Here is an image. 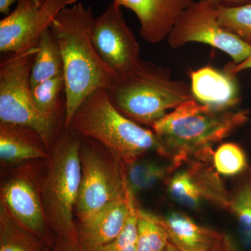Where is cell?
Returning <instances> with one entry per match:
<instances>
[{
  "mask_svg": "<svg viewBox=\"0 0 251 251\" xmlns=\"http://www.w3.org/2000/svg\"><path fill=\"white\" fill-rule=\"evenodd\" d=\"M94 20L90 6L77 2L64 8L50 27L64 62V130L87 97L98 89L106 90L114 76L94 49L91 36Z\"/></svg>",
  "mask_w": 251,
  "mask_h": 251,
  "instance_id": "cell-1",
  "label": "cell"
},
{
  "mask_svg": "<svg viewBox=\"0 0 251 251\" xmlns=\"http://www.w3.org/2000/svg\"><path fill=\"white\" fill-rule=\"evenodd\" d=\"M162 219L172 240L180 251H209L220 234L198 224L182 213H171Z\"/></svg>",
  "mask_w": 251,
  "mask_h": 251,
  "instance_id": "cell-17",
  "label": "cell"
},
{
  "mask_svg": "<svg viewBox=\"0 0 251 251\" xmlns=\"http://www.w3.org/2000/svg\"><path fill=\"white\" fill-rule=\"evenodd\" d=\"M65 90L64 74L48 79L31 88L36 108L45 116L57 120L60 108L61 92Z\"/></svg>",
  "mask_w": 251,
  "mask_h": 251,
  "instance_id": "cell-23",
  "label": "cell"
},
{
  "mask_svg": "<svg viewBox=\"0 0 251 251\" xmlns=\"http://www.w3.org/2000/svg\"><path fill=\"white\" fill-rule=\"evenodd\" d=\"M80 158L82 177L75 211L78 221L131 191L125 163L101 144L81 145Z\"/></svg>",
  "mask_w": 251,
  "mask_h": 251,
  "instance_id": "cell-7",
  "label": "cell"
},
{
  "mask_svg": "<svg viewBox=\"0 0 251 251\" xmlns=\"http://www.w3.org/2000/svg\"><path fill=\"white\" fill-rule=\"evenodd\" d=\"M134 194L109 203L76 224L79 244L86 251H97L112 242L125 227L129 216Z\"/></svg>",
  "mask_w": 251,
  "mask_h": 251,
  "instance_id": "cell-13",
  "label": "cell"
},
{
  "mask_svg": "<svg viewBox=\"0 0 251 251\" xmlns=\"http://www.w3.org/2000/svg\"><path fill=\"white\" fill-rule=\"evenodd\" d=\"M219 6H237L251 4V0H212Z\"/></svg>",
  "mask_w": 251,
  "mask_h": 251,
  "instance_id": "cell-30",
  "label": "cell"
},
{
  "mask_svg": "<svg viewBox=\"0 0 251 251\" xmlns=\"http://www.w3.org/2000/svg\"><path fill=\"white\" fill-rule=\"evenodd\" d=\"M126 166L128 186L134 195L153 187L175 170L172 163L163 166L151 161H135Z\"/></svg>",
  "mask_w": 251,
  "mask_h": 251,
  "instance_id": "cell-22",
  "label": "cell"
},
{
  "mask_svg": "<svg viewBox=\"0 0 251 251\" xmlns=\"http://www.w3.org/2000/svg\"><path fill=\"white\" fill-rule=\"evenodd\" d=\"M209 251H238L235 244L227 234L221 233Z\"/></svg>",
  "mask_w": 251,
  "mask_h": 251,
  "instance_id": "cell-28",
  "label": "cell"
},
{
  "mask_svg": "<svg viewBox=\"0 0 251 251\" xmlns=\"http://www.w3.org/2000/svg\"><path fill=\"white\" fill-rule=\"evenodd\" d=\"M187 162V168L176 172L168 182L171 197L189 209H197L202 201H207L229 210L231 196L214 167L208 166L206 162L199 160Z\"/></svg>",
  "mask_w": 251,
  "mask_h": 251,
  "instance_id": "cell-12",
  "label": "cell"
},
{
  "mask_svg": "<svg viewBox=\"0 0 251 251\" xmlns=\"http://www.w3.org/2000/svg\"><path fill=\"white\" fill-rule=\"evenodd\" d=\"M38 48L9 55L0 63V122L29 127L40 135L50 152L57 131V120L36 108L30 87L31 67Z\"/></svg>",
  "mask_w": 251,
  "mask_h": 251,
  "instance_id": "cell-6",
  "label": "cell"
},
{
  "mask_svg": "<svg viewBox=\"0 0 251 251\" xmlns=\"http://www.w3.org/2000/svg\"><path fill=\"white\" fill-rule=\"evenodd\" d=\"M77 0H20L0 21V51L17 53L34 49L43 33L64 8Z\"/></svg>",
  "mask_w": 251,
  "mask_h": 251,
  "instance_id": "cell-9",
  "label": "cell"
},
{
  "mask_svg": "<svg viewBox=\"0 0 251 251\" xmlns=\"http://www.w3.org/2000/svg\"><path fill=\"white\" fill-rule=\"evenodd\" d=\"M219 6L212 0L194 1L177 20L167 38L173 49L190 42L207 44L224 51L234 64L251 55V46L221 27L218 21Z\"/></svg>",
  "mask_w": 251,
  "mask_h": 251,
  "instance_id": "cell-8",
  "label": "cell"
},
{
  "mask_svg": "<svg viewBox=\"0 0 251 251\" xmlns=\"http://www.w3.org/2000/svg\"><path fill=\"white\" fill-rule=\"evenodd\" d=\"M195 0H112L133 11L140 25V34L151 44L161 42L183 12Z\"/></svg>",
  "mask_w": 251,
  "mask_h": 251,
  "instance_id": "cell-14",
  "label": "cell"
},
{
  "mask_svg": "<svg viewBox=\"0 0 251 251\" xmlns=\"http://www.w3.org/2000/svg\"><path fill=\"white\" fill-rule=\"evenodd\" d=\"M39 176L33 168L17 170L1 187V202L20 226L51 249L55 237L46 219Z\"/></svg>",
  "mask_w": 251,
  "mask_h": 251,
  "instance_id": "cell-10",
  "label": "cell"
},
{
  "mask_svg": "<svg viewBox=\"0 0 251 251\" xmlns=\"http://www.w3.org/2000/svg\"><path fill=\"white\" fill-rule=\"evenodd\" d=\"M20 0H0V12L4 15L9 14L10 8Z\"/></svg>",
  "mask_w": 251,
  "mask_h": 251,
  "instance_id": "cell-31",
  "label": "cell"
},
{
  "mask_svg": "<svg viewBox=\"0 0 251 251\" xmlns=\"http://www.w3.org/2000/svg\"><path fill=\"white\" fill-rule=\"evenodd\" d=\"M138 209L135 201L132 204L128 221L122 232L112 242L97 251H136Z\"/></svg>",
  "mask_w": 251,
  "mask_h": 251,
  "instance_id": "cell-26",
  "label": "cell"
},
{
  "mask_svg": "<svg viewBox=\"0 0 251 251\" xmlns=\"http://www.w3.org/2000/svg\"><path fill=\"white\" fill-rule=\"evenodd\" d=\"M37 48L31 70V88L43 81L64 74V62L60 48L50 28L43 33Z\"/></svg>",
  "mask_w": 251,
  "mask_h": 251,
  "instance_id": "cell-18",
  "label": "cell"
},
{
  "mask_svg": "<svg viewBox=\"0 0 251 251\" xmlns=\"http://www.w3.org/2000/svg\"><path fill=\"white\" fill-rule=\"evenodd\" d=\"M50 251H86L82 249L78 242L55 238L54 245Z\"/></svg>",
  "mask_w": 251,
  "mask_h": 251,
  "instance_id": "cell-27",
  "label": "cell"
},
{
  "mask_svg": "<svg viewBox=\"0 0 251 251\" xmlns=\"http://www.w3.org/2000/svg\"><path fill=\"white\" fill-rule=\"evenodd\" d=\"M49 247L15 221L0 202V251H50Z\"/></svg>",
  "mask_w": 251,
  "mask_h": 251,
  "instance_id": "cell-20",
  "label": "cell"
},
{
  "mask_svg": "<svg viewBox=\"0 0 251 251\" xmlns=\"http://www.w3.org/2000/svg\"><path fill=\"white\" fill-rule=\"evenodd\" d=\"M219 6L218 21L221 27L251 46V4Z\"/></svg>",
  "mask_w": 251,
  "mask_h": 251,
  "instance_id": "cell-24",
  "label": "cell"
},
{
  "mask_svg": "<svg viewBox=\"0 0 251 251\" xmlns=\"http://www.w3.org/2000/svg\"><path fill=\"white\" fill-rule=\"evenodd\" d=\"M91 36L99 57L114 75L129 72L141 60L139 44L126 22L121 6L114 1L94 18Z\"/></svg>",
  "mask_w": 251,
  "mask_h": 251,
  "instance_id": "cell-11",
  "label": "cell"
},
{
  "mask_svg": "<svg viewBox=\"0 0 251 251\" xmlns=\"http://www.w3.org/2000/svg\"><path fill=\"white\" fill-rule=\"evenodd\" d=\"M249 110H217L187 100L152 126L161 144L162 156L175 169L189 160L211 161L213 145L249 120Z\"/></svg>",
  "mask_w": 251,
  "mask_h": 251,
  "instance_id": "cell-2",
  "label": "cell"
},
{
  "mask_svg": "<svg viewBox=\"0 0 251 251\" xmlns=\"http://www.w3.org/2000/svg\"><path fill=\"white\" fill-rule=\"evenodd\" d=\"M235 75L209 67L191 73V89L198 103L217 110H230L239 103Z\"/></svg>",
  "mask_w": 251,
  "mask_h": 251,
  "instance_id": "cell-15",
  "label": "cell"
},
{
  "mask_svg": "<svg viewBox=\"0 0 251 251\" xmlns=\"http://www.w3.org/2000/svg\"><path fill=\"white\" fill-rule=\"evenodd\" d=\"M136 251H180L172 240L162 218L138 209Z\"/></svg>",
  "mask_w": 251,
  "mask_h": 251,
  "instance_id": "cell-19",
  "label": "cell"
},
{
  "mask_svg": "<svg viewBox=\"0 0 251 251\" xmlns=\"http://www.w3.org/2000/svg\"><path fill=\"white\" fill-rule=\"evenodd\" d=\"M251 69V54L244 62L239 64H234L233 62L229 63L225 67V72L236 75L242 71Z\"/></svg>",
  "mask_w": 251,
  "mask_h": 251,
  "instance_id": "cell-29",
  "label": "cell"
},
{
  "mask_svg": "<svg viewBox=\"0 0 251 251\" xmlns=\"http://www.w3.org/2000/svg\"><path fill=\"white\" fill-rule=\"evenodd\" d=\"M66 130L101 144L125 165L137 161L148 151L163 153L155 133L122 115L103 88L87 97Z\"/></svg>",
  "mask_w": 251,
  "mask_h": 251,
  "instance_id": "cell-4",
  "label": "cell"
},
{
  "mask_svg": "<svg viewBox=\"0 0 251 251\" xmlns=\"http://www.w3.org/2000/svg\"><path fill=\"white\" fill-rule=\"evenodd\" d=\"M79 135L65 130L57 138L39 176L41 201L54 237L76 242L74 216L82 177Z\"/></svg>",
  "mask_w": 251,
  "mask_h": 251,
  "instance_id": "cell-5",
  "label": "cell"
},
{
  "mask_svg": "<svg viewBox=\"0 0 251 251\" xmlns=\"http://www.w3.org/2000/svg\"><path fill=\"white\" fill-rule=\"evenodd\" d=\"M211 163L215 171L224 176L242 174L249 168L245 152L232 143L222 144L213 153Z\"/></svg>",
  "mask_w": 251,
  "mask_h": 251,
  "instance_id": "cell-25",
  "label": "cell"
},
{
  "mask_svg": "<svg viewBox=\"0 0 251 251\" xmlns=\"http://www.w3.org/2000/svg\"><path fill=\"white\" fill-rule=\"evenodd\" d=\"M244 175L237 190L231 196L229 210L237 219L243 245L251 249V168L249 167Z\"/></svg>",
  "mask_w": 251,
  "mask_h": 251,
  "instance_id": "cell-21",
  "label": "cell"
},
{
  "mask_svg": "<svg viewBox=\"0 0 251 251\" xmlns=\"http://www.w3.org/2000/svg\"><path fill=\"white\" fill-rule=\"evenodd\" d=\"M106 91L122 115L151 127L168 110L194 99L187 82L174 80L169 71L143 60L129 72L114 75Z\"/></svg>",
  "mask_w": 251,
  "mask_h": 251,
  "instance_id": "cell-3",
  "label": "cell"
},
{
  "mask_svg": "<svg viewBox=\"0 0 251 251\" xmlns=\"http://www.w3.org/2000/svg\"><path fill=\"white\" fill-rule=\"evenodd\" d=\"M50 151L40 135L29 127L0 122V160L1 166L47 159Z\"/></svg>",
  "mask_w": 251,
  "mask_h": 251,
  "instance_id": "cell-16",
  "label": "cell"
}]
</instances>
